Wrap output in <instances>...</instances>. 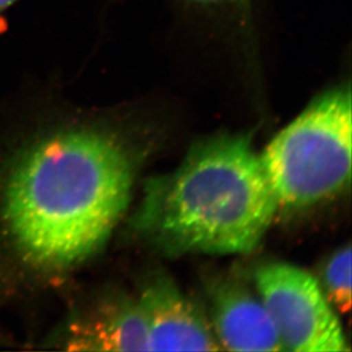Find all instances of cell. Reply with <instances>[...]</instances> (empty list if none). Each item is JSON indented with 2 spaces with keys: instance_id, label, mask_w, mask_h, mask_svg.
I'll return each instance as SVG.
<instances>
[{
  "instance_id": "cell-7",
  "label": "cell",
  "mask_w": 352,
  "mask_h": 352,
  "mask_svg": "<svg viewBox=\"0 0 352 352\" xmlns=\"http://www.w3.org/2000/svg\"><path fill=\"white\" fill-rule=\"evenodd\" d=\"M64 348L71 351H148L146 322L137 300L121 298L69 327Z\"/></svg>"
},
{
  "instance_id": "cell-1",
  "label": "cell",
  "mask_w": 352,
  "mask_h": 352,
  "mask_svg": "<svg viewBox=\"0 0 352 352\" xmlns=\"http://www.w3.org/2000/svg\"><path fill=\"white\" fill-rule=\"evenodd\" d=\"M133 182L131 159L113 136L89 128L50 133L7 177V233L34 266H77L107 242L128 208Z\"/></svg>"
},
{
  "instance_id": "cell-3",
  "label": "cell",
  "mask_w": 352,
  "mask_h": 352,
  "mask_svg": "<svg viewBox=\"0 0 352 352\" xmlns=\"http://www.w3.org/2000/svg\"><path fill=\"white\" fill-rule=\"evenodd\" d=\"M351 145L348 83L314 100L260 154L279 206L305 208L342 192L351 178Z\"/></svg>"
},
{
  "instance_id": "cell-10",
  "label": "cell",
  "mask_w": 352,
  "mask_h": 352,
  "mask_svg": "<svg viewBox=\"0 0 352 352\" xmlns=\"http://www.w3.org/2000/svg\"><path fill=\"white\" fill-rule=\"evenodd\" d=\"M19 0H0V15L5 13L7 10H10L14 3H17Z\"/></svg>"
},
{
  "instance_id": "cell-8",
  "label": "cell",
  "mask_w": 352,
  "mask_h": 352,
  "mask_svg": "<svg viewBox=\"0 0 352 352\" xmlns=\"http://www.w3.org/2000/svg\"><path fill=\"white\" fill-rule=\"evenodd\" d=\"M326 299L338 311L346 314L351 308V248L338 250L326 263L322 273Z\"/></svg>"
},
{
  "instance_id": "cell-5",
  "label": "cell",
  "mask_w": 352,
  "mask_h": 352,
  "mask_svg": "<svg viewBox=\"0 0 352 352\" xmlns=\"http://www.w3.org/2000/svg\"><path fill=\"white\" fill-rule=\"evenodd\" d=\"M146 322L148 351H220L209 320L166 274L147 279L137 299Z\"/></svg>"
},
{
  "instance_id": "cell-9",
  "label": "cell",
  "mask_w": 352,
  "mask_h": 352,
  "mask_svg": "<svg viewBox=\"0 0 352 352\" xmlns=\"http://www.w3.org/2000/svg\"><path fill=\"white\" fill-rule=\"evenodd\" d=\"M188 3L203 7L223 8V7H241L249 3L250 0H186Z\"/></svg>"
},
{
  "instance_id": "cell-2",
  "label": "cell",
  "mask_w": 352,
  "mask_h": 352,
  "mask_svg": "<svg viewBox=\"0 0 352 352\" xmlns=\"http://www.w3.org/2000/svg\"><path fill=\"white\" fill-rule=\"evenodd\" d=\"M250 136L194 145L173 173L147 180L136 232L170 254H235L256 249L278 209Z\"/></svg>"
},
{
  "instance_id": "cell-4",
  "label": "cell",
  "mask_w": 352,
  "mask_h": 352,
  "mask_svg": "<svg viewBox=\"0 0 352 352\" xmlns=\"http://www.w3.org/2000/svg\"><path fill=\"white\" fill-rule=\"evenodd\" d=\"M254 280L285 351H349L339 319L310 274L268 263L256 270Z\"/></svg>"
},
{
  "instance_id": "cell-6",
  "label": "cell",
  "mask_w": 352,
  "mask_h": 352,
  "mask_svg": "<svg viewBox=\"0 0 352 352\" xmlns=\"http://www.w3.org/2000/svg\"><path fill=\"white\" fill-rule=\"evenodd\" d=\"M209 322L221 349L285 351L263 301L233 279L213 282L208 292Z\"/></svg>"
}]
</instances>
